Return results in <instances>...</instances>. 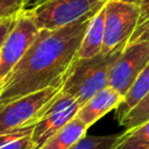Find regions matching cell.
Masks as SVG:
<instances>
[{
    "mask_svg": "<svg viewBox=\"0 0 149 149\" xmlns=\"http://www.w3.org/2000/svg\"><path fill=\"white\" fill-rule=\"evenodd\" d=\"M114 149H149V120L119 135Z\"/></svg>",
    "mask_w": 149,
    "mask_h": 149,
    "instance_id": "obj_13",
    "label": "cell"
},
{
    "mask_svg": "<svg viewBox=\"0 0 149 149\" xmlns=\"http://www.w3.org/2000/svg\"><path fill=\"white\" fill-rule=\"evenodd\" d=\"M122 100L123 95H121L113 87L107 86L79 107L76 116L90 128L105 114L112 109H115L122 102Z\"/></svg>",
    "mask_w": 149,
    "mask_h": 149,
    "instance_id": "obj_9",
    "label": "cell"
},
{
    "mask_svg": "<svg viewBox=\"0 0 149 149\" xmlns=\"http://www.w3.org/2000/svg\"><path fill=\"white\" fill-rule=\"evenodd\" d=\"M48 0H23V6H22V13H30L34 9H36L38 6L43 5Z\"/></svg>",
    "mask_w": 149,
    "mask_h": 149,
    "instance_id": "obj_20",
    "label": "cell"
},
{
    "mask_svg": "<svg viewBox=\"0 0 149 149\" xmlns=\"http://www.w3.org/2000/svg\"><path fill=\"white\" fill-rule=\"evenodd\" d=\"M40 29L33 17L27 13H20L14 27L7 35L0 48V85L19 63L29 47L37 37Z\"/></svg>",
    "mask_w": 149,
    "mask_h": 149,
    "instance_id": "obj_6",
    "label": "cell"
},
{
    "mask_svg": "<svg viewBox=\"0 0 149 149\" xmlns=\"http://www.w3.org/2000/svg\"><path fill=\"white\" fill-rule=\"evenodd\" d=\"M15 17H10V19H7V20H3L0 22V48L3 43V41L6 40L7 35L9 34V31L12 30V28L14 27V23H15Z\"/></svg>",
    "mask_w": 149,
    "mask_h": 149,
    "instance_id": "obj_19",
    "label": "cell"
},
{
    "mask_svg": "<svg viewBox=\"0 0 149 149\" xmlns=\"http://www.w3.org/2000/svg\"><path fill=\"white\" fill-rule=\"evenodd\" d=\"M144 41L149 42V0H141L139 20L128 44Z\"/></svg>",
    "mask_w": 149,
    "mask_h": 149,
    "instance_id": "obj_17",
    "label": "cell"
},
{
    "mask_svg": "<svg viewBox=\"0 0 149 149\" xmlns=\"http://www.w3.org/2000/svg\"><path fill=\"white\" fill-rule=\"evenodd\" d=\"M63 83L22 95L0 106V134L33 126L50 104L62 93Z\"/></svg>",
    "mask_w": 149,
    "mask_h": 149,
    "instance_id": "obj_3",
    "label": "cell"
},
{
    "mask_svg": "<svg viewBox=\"0 0 149 149\" xmlns=\"http://www.w3.org/2000/svg\"><path fill=\"white\" fill-rule=\"evenodd\" d=\"M105 10L104 3L91 17L79 47L77 58H91L101 54L105 35Z\"/></svg>",
    "mask_w": 149,
    "mask_h": 149,
    "instance_id": "obj_10",
    "label": "cell"
},
{
    "mask_svg": "<svg viewBox=\"0 0 149 149\" xmlns=\"http://www.w3.org/2000/svg\"><path fill=\"white\" fill-rule=\"evenodd\" d=\"M33 126L15 128L0 134V149H34Z\"/></svg>",
    "mask_w": 149,
    "mask_h": 149,
    "instance_id": "obj_14",
    "label": "cell"
},
{
    "mask_svg": "<svg viewBox=\"0 0 149 149\" xmlns=\"http://www.w3.org/2000/svg\"><path fill=\"white\" fill-rule=\"evenodd\" d=\"M147 120H149V91L119 123L125 128V130H130Z\"/></svg>",
    "mask_w": 149,
    "mask_h": 149,
    "instance_id": "obj_15",
    "label": "cell"
},
{
    "mask_svg": "<svg viewBox=\"0 0 149 149\" xmlns=\"http://www.w3.org/2000/svg\"><path fill=\"white\" fill-rule=\"evenodd\" d=\"M148 62L149 42L127 44L109 70L108 86L125 97Z\"/></svg>",
    "mask_w": 149,
    "mask_h": 149,
    "instance_id": "obj_7",
    "label": "cell"
},
{
    "mask_svg": "<svg viewBox=\"0 0 149 149\" xmlns=\"http://www.w3.org/2000/svg\"><path fill=\"white\" fill-rule=\"evenodd\" d=\"M105 2L106 0H48L28 14L40 30H52L79 20Z\"/></svg>",
    "mask_w": 149,
    "mask_h": 149,
    "instance_id": "obj_5",
    "label": "cell"
},
{
    "mask_svg": "<svg viewBox=\"0 0 149 149\" xmlns=\"http://www.w3.org/2000/svg\"><path fill=\"white\" fill-rule=\"evenodd\" d=\"M0 88H1V85H0Z\"/></svg>",
    "mask_w": 149,
    "mask_h": 149,
    "instance_id": "obj_21",
    "label": "cell"
},
{
    "mask_svg": "<svg viewBox=\"0 0 149 149\" xmlns=\"http://www.w3.org/2000/svg\"><path fill=\"white\" fill-rule=\"evenodd\" d=\"M119 135H85L70 149H114Z\"/></svg>",
    "mask_w": 149,
    "mask_h": 149,
    "instance_id": "obj_16",
    "label": "cell"
},
{
    "mask_svg": "<svg viewBox=\"0 0 149 149\" xmlns=\"http://www.w3.org/2000/svg\"><path fill=\"white\" fill-rule=\"evenodd\" d=\"M105 8V35L101 54L120 52L128 44L135 30L140 5L125 0H106Z\"/></svg>",
    "mask_w": 149,
    "mask_h": 149,
    "instance_id": "obj_4",
    "label": "cell"
},
{
    "mask_svg": "<svg viewBox=\"0 0 149 149\" xmlns=\"http://www.w3.org/2000/svg\"><path fill=\"white\" fill-rule=\"evenodd\" d=\"M79 102L71 95L61 93L43 112L33 128L34 149L41 148L55 133L70 122L79 109Z\"/></svg>",
    "mask_w": 149,
    "mask_h": 149,
    "instance_id": "obj_8",
    "label": "cell"
},
{
    "mask_svg": "<svg viewBox=\"0 0 149 149\" xmlns=\"http://www.w3.org/2000/svg\"><path fill=\"white\" fill-rule=\"evenodd\" d=\"M120 52L99 54L91 58H76L62 86V93L73 97L79 105L108 86L109 70Z\"/></svg>",
    "mask_w": 149,
    "mask_h": 149,
    "instance_id": "obj_2",
    "label": "cell"
},
{
    "mask_svg": "<svg viewBox=\"0 0 149 149\" xmlns=\"http://www.w3.org/2000/svg\"><path fill=\"white\" fill-rule=\"evenodd\" d=\"M23 0H0V22L22 13Z\"/></svg>",
    "mask_w": 149,
    "mask_h": 149,
    "instance_id": "obj_18",
    "label": "cell"
},
{
    "mask_svg": "<svg viewBox=\"0 0 149 149\" xmlns=\"http://www.w3.org/2000/svg\"><path fill=\"white\" fill-rule=\"evenodd\" d=\"M100 7L65 27L40 30L33 44L5 79L0 88V106L63 83L77 58L90 20Z\"/></svg>",
    "mask_w": 149,
    "mask_h": 149,
    "instance_id": "obj_1",
    "label": "cell"
},
{
    "mask_svg": "<svg viewBox=\"0 0 149 149\" xmlns=\"http://www.w3.org/2000/svg\"><path fill=\"white\" fill-rule=\"evenodd\" d=\"M149 91V62L142 70L133 86L123 97L122 102L115 108V118L120 122L123 116L147 94Z\"/></svg>",
    "mask_w": 149,
    "mask_h": 149,
    "instance_id": "obj_12",
    "label": "cell"
},
{
    "mask_svg": "<svg viewBox=\"0 0 149 149\" xmlns=\"http://www.w3.org/2000/svg\"><path fill=\"white\" fill-rule=\"evenodd\" d=\"M88 127L77 116L55 133L38 149H70L76 142L86 135Z\"/></svg>",
    "mask_w": 149,
    "mask_h": 149,
    "instance_id": "obj_11",
    "label": "cell"
}]
</instances>
